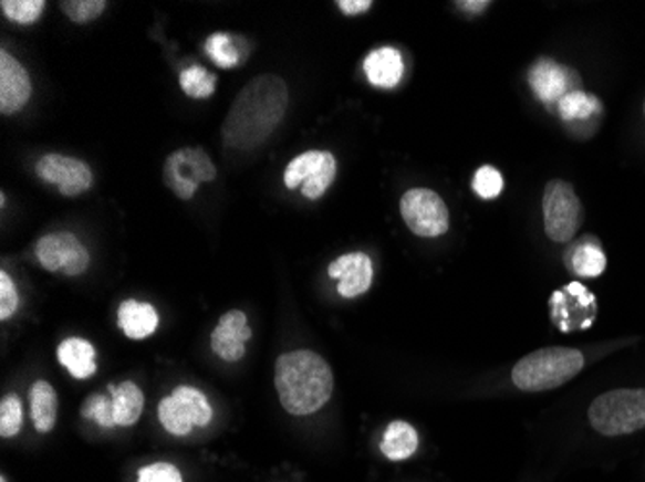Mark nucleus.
Listing matches in <instances>:
<instances>
[{
    "instance_id": "obj_35",
    "label": "nucleus",
    "mask_w": 645,
    "mask_h": 482,
    "mask_svg": "<svg viewBox=\"0 0 645 482\" xmlns=\"http://www.w3.org/2000/svg\"><path fill=\"white\" fill-rule=\"evenodd\" d=\"M336 7L341 8L344 14L356 15L364 14L373 7L372 0H339Z\"/></svg>"
},
{
    "instance_id": "obj_1",
    "label": "nucleus",
    "mask_w": 645,
    "mask_h": 482,
    "mask_svg": "<svg viewBox=\"0 0 645 482\" xmlns=\"http://www.w3.org/2000/svg\"><path fill=\"white\" fill-rule=\"evenodd\" d=\"M289 108V87L273 74L253 77L228 111L222 124V144L250 151L263 144L281 124Z\"/></svg>"
},
{
    "instance_id": "obj_20",
    "label": "nucleus",
    "mask_w": 645,
    "mask_h": 482,
    "mask_svg": "<svg viewBox=\"0 0 645 482\" xmlns=\"http://www.w3.org/2000/svg\"><path fill=\"white\" fill-rule=\"evenodd\" d=\"M418 432L410 422L393 421L383 434L381 452L391 461L408 460L418 450Z\"/></svg>"
},
{
    "instance_id": "obj_15",
    "label": "nucleus",
    "mask_w": 645,
    "mask_h": 482,
    "mask_svg": "<svg viewBox=\"0 0 645 482\" xmlns=\"http://www.w3.org/2000/svg\"><path fill=\"white\" fill-rule=\"evenodd\" d=\"M329 276L339 280V294L346 300L365 294L373 282V263L365 253L342 255L329 266Z\"/></svg>"
},
{
    "instance_id": "obj_30",
    "label": "nucleus",
    "mask_w": 645,
    "mask_h": 482,
    "mask_svg": "<svg viewBox=\"0 0 645 482\" xmlns=\"http://www.w3.org/2000/svg\"><path fill=\"white\" fill-rule=\"evenodd\" d=\"M82 417H84V419H93V421H97V425L103 427V429H113V427H116V422H114L113 398H111V394H108V396H105V394H97V396L87 398L84 407H82Z\"/></svg>"
},
{
    "instance_id": "obj_32",
    "label": "nucleus",
    "mask_w": 645,
    "mask_h": 482,
    "mask_svg": "<svg viewBox=\"0 0 645 482\" xmlns=\"http://www.w3.org/2000/svg\"><path fill=\"white\" fill-rule=\"evenodd\" d=\"M504 181L497 168L493 166H481L476 176H474V189L481 199H495L501 196Z\"/></svg>"
},
{
    "instance_id": "obj_22",
    "label": "nucleus",
    "mask_w": 645,
    "mask_h": 482,
    "mask_svg": "<svg viewBox=\"0 0 645 482\" xmlns=\"http://www.w3.org/2000/svg\"><path fill=\"white\" fill-rule=\"evenodd\" d=\"M566 263L570 264L572 272H576L578 276L597 279L607 269V256L597 243L582 241L580 245L572 249V255Z\"/></svg>"
},
{
    "instance_id": "obj_16",
    "label": "nucleus",
    "mask_w": 645,
    "mask_h": 482,
    "mask_svg": "<svg viewBox=\"0 0 645 482\" xmlns=\"http://www.w3.org/2000/svg\"><path fill=\"white\" fill-rule=\"evenodd\" d=\"M364 70L372 85L383 87V90H393L404 76L403 54L391 46H383L367 54Z\"/></svg>"
},
{
    "instance_id": "obj_17",
    "label": "nucleus",
    "mask_w": 645,
    "mask_h": 482,
    "mask_svg": "<svg viewBox=\"0 0 645 482\" xmlns=\"http://www.w3.org/2000/svg\"><path fill=\"white\" fill-rule=\"evenodd\" d=\"M118 326L129 339L149 338L159 326V315L152 303L126 300L118 307Z\"/></svg>"
},
{
    "instance_id": "obj_23",
    "label": "nucleus",
    "mask_w": 645,
    "mask_h": 482,
    "mask_svg": "<svg viewBox=\"0 0 645 482\" xmlns=\"http://www.w3.org/2000/svg\"><path fill=\"white\" fill-rule=\"evenodd\" d=\"M556 108L564 122H585L592 120L601 113V103L600 98L578 90L562 97L556 103Z\"/></svg>"
},
{
    "instance_id": "obj_37",
    "label": "nucleus",
    "mask_w": 645,
    "mask_h": 482,
    "mask_svg": "<svg viewBox=\"0 0 645 482\" xmlns=\"http://www.w3.org/2000/svg\"><path fill=\"white\" fill-rule=\"evenodd\" d=\"M0 482H7V479H4V476H2V479H0Z\"/></svg>"
},
{
    "instance_id": "obj_34",
    "label": "nucleus",
    "mask_w": 645,
    "mask_h": 482,
    "mask_svg": "<svg viewBox=\"0 0 645 482\" xmlns=\"http://www.w3.org/2000/svg\"><path fill=\"white\" fill-rule=\"evenodd\" d=\"M18 307V292L7 272H0V321L12 317Z\"/></svg>"
},
{
    "instance_id": "obj_7",
    "label": "nucleus",
    "mask_w": 645,
    "mask_h": 482,
    "mask_svg": "<svg viewBox=\"0 0 645 482\" xmlns=\"http://www.w3.org/2000/svg\"><path fill=\"white\" fill-rule=\"evenodd\" d=\"M406 227L419 238H437L448 230V209L435 191L416 188L406 191L400 201Z\"/></svg>"
},
{
    "instance_id": "obj_14",
    "label": "nucleus",
    "mask_w": 645,
    "mask_h": 482,
    "mask_svg": "<svg viewBox=\"0 0 645 482\" xmlns=\"http://www.w3.org/2000/svg\"><path fill=\"white\" fill-rule=\"evenodd\" d=\"M31 97L28 70L7 51L0 53V113L4 116L20 113Z\"/></svg>"
},
{
    "instance_id": "obj_8",
    "label": "nucleus",
    "mask_w": 645,
    "mask_h": 482,
    "mask_svg": "<svg viewBox=\"0 0 645 482\" xmlns=\"http://www.w3.org/2000/svg\"><path fill=\"white\" fill-rule=\"evenodd\" d=\"M336 176V159L329 151H308L290 160L284 170V186L302 188L308 199H321Z\"/></svg>"
},
{
    "instance_id": "obj_12",
    "label": "nucleus",
    "mask_w": 645,
    "mask_h": 482,
    "mask_svg": "<svg viewBox=\"0 0 645 482\" xmlns=\"http://www.w3.org/2000/svg\"><path fill=\"white\" fill-rule=\"evenodd\" d=\"M528 80H530L533 93L547 106L559 103L572 91L582 90L576 72L561 66L559 62L551 61V59H539L530 70Z\"/></svg>"
},
{
    "instance_id": "obj_4",
    "label": "nucleus",
    "mask_w": 645,
    "mask_h": 482,
    "mask_svg": "<svg viewBox=\"0 0 645 482\" xmlns=\"http://www.w3.org/2000/svg\"><path fill=\"white\" fill-rule=\"evenodd\" d=\"M587 419L603 437H624L645 429V388L601 394L590 406Z\"/></svg>"
},
{
    "instance_id": "obj_11",
    "label": "nucleus",
    "mask_w": 645,
    "mask_h": 482,
    "mask_svg": "<svg viewBox=\"0 0 645 482\" xmlns=\"http://www.w3.org/2000/svg\"><path fill=\"white\" fill-rule=\"evenodd\" d=\"M35 172L41 180L56 186L64 197L82 196L93 184L90 166L82 160L70 159L56 153L41 157L35 166Z\"/></svg>"
},
{
    "instance_id": "obj_36",
    "label": "nucleus",
    "mask_w": 645,
    "mask_h": 482,
    "mask_svg": "<svg viewBox=\"0 0 645 482\" xmlns=\"http://www.w3.org/2000/svg\"><path fill=\"white\" fill-rule=\"evenodd\" d=\"M458 7L462 8V10H468V12H481V10H486L489 7V2H486V0H481V2H458Z\"/></svg>"
},
{
    "instance_id": "obj_27",
    "label": "nucleus",
    "mask_w": 645,
    "mask_h": 482,
    "mask_svg": "<svg viewBox=\"0 0 645 482\" xmlns=\"http://www.w3.org/2000/svg\"><path fill=\"white\" fill-rule=\"evenodd\" d=\"M206 53L219 69H235L240 62V53L235 46V41L227 33H215L207 38Z\"/></svg>"
},
{
    "instance_id": "obj_5",
    "label": "nucleus",
    "mask_w": 645,
    "mask_h": 482,
    "mask_svg": "<svg viewBox=\"0 0 645 482\" xmlns=\"http://www.w3.org/2000/svg\"><path fill=\"white\" fill-rule=\"evenodd\" d=\"M543 217L547 238L566 243L584 222V207L569 181L551 180L543 193Z\"/></svg>"
},
{
    "instance_id": "obj_24",
    "label": "nucleus",
    "mask_w": 645,
    "mask_h": 482,
    "mask_svg": "<svg viewBox=\"0 0 645 482\" xmlns=\"http://www.w3.org/2000/svg\"><path fill=\"white\" fill-rule=\"evenodd\" d=\"M159 421L163 425V429L170 432V434H175V437H186L196 427L188 407L184 406L183 401L175 398V396H167V398L160 400Z\"/></svg>"
},
{
    "instance_id": "obj_26",
    "label": "nucleus",
    "mask_w": 645,
    "mask_h": 482,
    "mask_svg": "<svg viewBox=\"0 0 645 482\" xmlns=\"http://www.w3.org/2000/svg\"><path fill=\"white\" fill-rule=\"evenodd\" d=\"M180 87L191 98H207L217 90V77L204 66H190L180 74Z\"/></svg>"
},
{
    "instance_id": "obj_25",
    "label": "nucleus",
    "mask_w": 645,
    "mask_h": 482,
    "mask_svg": "<svg viewBox=\"0 0 645 482\" xmlns=\"http://www.w3.org/2000/svg\"><path fill=\"white\" fill-rule=\"evenodd\" d=\"M175 398L183 401L184 406L188 407L191 419L196 427H207L211 419H214V407L206 398V394L199 392L198 388L191 386H178L175 392Z\"/></svg>"
},
{
    "instance_id": "obj_13",
    "label": "nucleus",
    "mask_w": 645,
    "mask_h": 482,
    "mask_svg": "<svg viewBox=\"0 0 645 482\" xmlns=\"http://www.w3.org/2000/svg\"><path fill=\"white\" fill-rule=\"evenodd\" d=\"M251 338V328L243 311H228L220 317L211 334V349L222 362L236 363L246 355V342Z\"/></svg>"
},
{
    "instance_id": "obj_2",
    "label": "nucleus",
    "mask_w": 645,
    "mask_h": 482,
    "mask_svg": "<svg viewBox=\"0 0 645 482\" xmlns=\"http://www.w3.org/2000/svg\"><path fill=\"white\" fill-rule=\"evenodd\" d=\"M274 386L290 415L304 417L320 411L333 396L334 378L329 363L310 349L290 352L277 359Z\"/></svg>"
},
{
    "instance_id": "obj_10",
    "label": "nucleus",
    "mask_w": 645,
    "mask_h": 482,
    "mask_svg": "<svg viewBox=\"0 0 645 482\" xmlns=\"http://www.w3.org/2000/svg\"><path fill=\"white\" fill-rule=\"evenodd\" d=\"M39 264L49 272L80 276L90 266V251L76 235L69 232L43 235L35 245Z\"/></svg>"
},
{
    "instance_id": "obj_3",
    "label": "nucleus",
    "mask_w": 645,
    "mask_h": 482,
    "mask_svg": "<svg viewBox=\"0 0 645 482\" xmlns=\"http://www.w3.org/2000/svg\"><path fill=\"white\" fill-rule=\"evenodd\" d=\"M584 365V355L578 349L543 347L514 365L512 383L524 392H545L578 377Z\"/></svg>"
},
{
    "instance_id": "obj_38",
    "label": "nucleus",
    "mask_w": 645,
    "mask_h": 482,
    "mask_svg": "<svg viewBox=\"0 0 645 482\" xmlns=\"http://www.w3.org/2000/svg\"><path fill=\"white\" fill-rule=\"evenodd\" d=\"M644 114H645V101H644Z\"/></svg>"
},
{
    "instance_id": "obj_28",
    "label": "nucleus",
    "mask_w": 645,
    "mask_h": 482,
    "mask_svg": "<svg viewBox=\"0 0 645 482\" xmlns=\"http://www.w3.org/2000/svg\"><path fill=\"white\" fill-rule=\"evenodd\" d=\"M45 7V0H2L0 2L2 14L7 15L8 20L22 23V25L38 22Z\"/></svg>"
},
{
    "instance_id": "obj_9",
    "label": "nucleus",
    "mask_w": 645,
    "mask_h": 482,
    "mask_svg": "<svg viewBox=\"0 0 645 482\" xmlns=\"http://www.w3.org/2000/svg\"><path fill=\"white\" fill-rule=\"evenodd\" d=\"M551 321L561 332L587 331L597 315L595 295L580 282H570L551 295Z\"/></svg>"
},
{
    "instance_id": "obj_19",
    "label": "nucleus",
    "mask_w": 645,
    "mask_h": 482,
    "mask_svg": "<svg viewBox=\"0 0 645 482\" xmlns=\"http://www.w3.org/2000/svg\"><path fill=\"white\" fill-rule=\"evenodd\" d=\"M108 394L113 398V413L116 427H132L144 413L145 398L142 388L126 380L122 385H108Z\"/></svg>"
},
{
    "instance_id": "obj_33",
    "label": "nucleus",
    "mask_w": 645,
    "mask_h": 482,
    "mask_svg": "<svg viewBox=\"0 0 645 482\" xmlns=\"http://www.w3.org/2000/svg\"><path fill=\"white\" fill-rule=\"evenodd\" d=\"M137 482H184V479L173 463H153L139 469Z\"/></svg>"
},
{
    "instance_id": "obj_6",
    "label": "nucleus",
    "mask_w": 645,
    "mask_h": 482,
    "mask_svg": "<svg viewBox=\"0 0 645 482\" xmlns=\"http://www.w3.org/2000/svg\"><path fill=\"white\" fill-rule=\"evenodd\" d=\"M165 184L175 191V196L188 201L196 196L199 184L214 181L217 178V168L204 149L184 147L168 155L165 160Z\"/></svg>"
},
{
    "instance_id": "obj_29",
    "label": "nucleus",
    "mask_w": 645,
    "mask_h": 482,
    "mask_svg": "<svg viewBox=\"0 0 645 482\" xmlns=\"http://www.w3.org/2000/svg\"><path fill=\"white\" fill-rule=\"evenodd\" d=\"M23 425L22 401L15 394H8L0 401V437L14 438Z\"/></svg>"
},
{
    "instance_id": "obj_21",
    "label": "nucleus",
    "mask_w": 645,
    "mask_h": 482,
    "mask_svg": "<svg viewBox=\"0 0 645 482\" xmlns=\"http://www.w3.org/2000/svg\"><path fill=\"white\" fill-rule=\"evenodd\" d=\"M56 413H59V400H56L53 386L46 380H38L31 386V417L38 432H43V434L51 432L56 422Z\"/></svg>"
},
{
    "instance_id": "obj_31",
    "label": "nucleus",
    "mask_w": 645,
    "mask_h": 482,
    "mask_svg": "<svg viewBox=\"0 0 645 482\" xmlns=\"http://www.w3.org/2000/svg\"><path fill=\"white\" fill-rule=\"evenodd\" d=\"M61 8L72 22L87 23L105 12L107 2L105 0H64L61 2Z\"/></svg>"
},
{
    "instance_id": "obj_18",
    "label": "nucleus",
    "mask_w": 645,
    "mask_h": 482,
    "mask_svg": "<svg viewBox=\"0 0 645 482\" xmlns=\"http://www.w3.org/2000/svg\"><path fill=\"white\" fill-rule=\"evenodd\" d=\"M56 359L77 380L93 377L97 370L95 347L92 342L84 338L64 339L61 346L56 347Z\"/></svg>"
}]
</instances>
